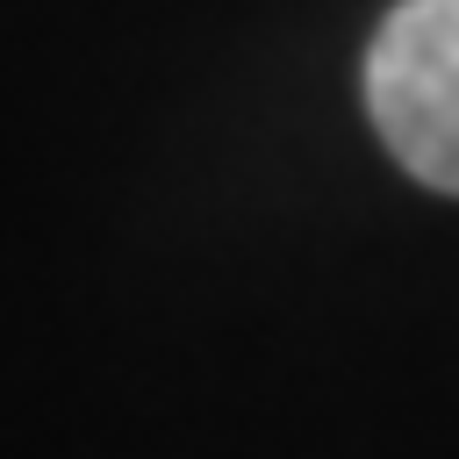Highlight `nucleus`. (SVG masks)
Wrapping results in <instances>:
<instances>
[{"label":"nucleus","mask_w":459,"mask_h":459,"mask_svg":"<svg viewBox=\"0 0 459 459\" xmlns=\"http://www.w3.org/2000/svg\"><path fill=\"white\" fill-rule=\"evenodd\" d=\"M366 115L387 158L459 194V0H394L366 43Z\"/></svg>","instance_id":"1"}]
</instances>
